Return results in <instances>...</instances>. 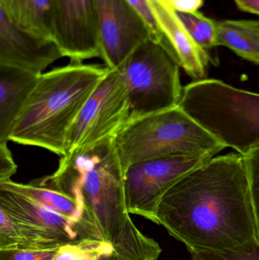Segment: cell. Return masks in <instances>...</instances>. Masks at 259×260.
I'll list each match as a JSON object with an SVG mask.
<instances>
[{
	"label": "cell",
	"instance_id": "cell-4",
	"mask_svg": "<svg viewBox=\"0 0 259 260\" xmlns=\"http://www.w3.org/2000/svg\"><path fill=\"white\" fill-rule=\"evenodd\" d=\"M123 172L137 162L170 155L211 158L227 148L179 106L128 122L115 138Z\"/></svg>",
	"mask_w": 259,
	"mask_h": 260
},
{
	"label": "cell",
	"instance_id": "cell-14",
	"mask_svg": "<svg viewBox=\"0 0 259 260\" xmlns=\"http://www.w3.org/2000/svg\"><path fill=\"white\" fill-rule=\"evenodd\" d=\"M0 187L18 192L73 221L92 219L76 199L56 189L48 176L32 180L27 184L15 183L12 180L3 182L0 183Z\"/></svg>",
	"mask_w": 259,
	"mask_h": 260
},
{
	"label": "cell",
	"instance_id": "cell-16",
	"mask_svg": "<svg viewBox=\"0 0 259 260\" xmlns=\"http://www.w3.org/2000/svg\"><path fill=\"white\" fill-rule=\"evenodd\" d=\"M217 45L259 65V20L217 21Z\"/></svg>",
	"mask_w": 259,
	"mask_h": 260
},
{
	"label": "cell",
	"instance_id": "cell-11",
	"mask_svg": "<svg viewBox=\"0 0 259 260\" xmlns=\"http://www.w3.org/2000/svg\"><path fill=\"white\" fill-rule=\"evenodd\" d=\"M62 57L54 39L16 25L0 10V65L41 76L49 66Z\"/></svg>",
	"mask_w": 259,
	"mask_h": 260
},
{
	"label": "cell",
	"instance_id": "cell-24",
	"mask_svg": "<svg viewBox=\"0 0 259 260\" xmlns=\"http://www.w3.org/2000/svg\"><path fill=\"white\" fill-rule=\"evenodd\" d=\"M18 166L14 161L12 152L8 148L7 142L0 143V183L10 181L16 173Z\"/></svg>",
	"mask_w": 259,
	"mask_h": 260
},
{
	"label": "cell",
	"instance_id": "cell-5",
	"mask_svg": "<svg viewBox=\"0 0 259 260\" xmlns=\"http://www.w3.org/2000/svg\"><path fill=\"white\" fill-rule=\"evenodd\" d=\"M179 67L172 50L150 38L116 69L128 91V122L179 106L182 93Z\"/></svg>",
	"mask_w": 259,
	"mask_h": 260
},
{
	"label": "cell",
	"instance_id": "cell-25",
	"mask_svg": "<svg viewBox=\"0 0 259 260\" xmlns=\"http://www.w3.org/2000/svg\"><path fill=\"white\" fill-rule=\"evenodd\" d=\"M176 12H196L203 5L204 0H167Z\"/></svg>",
	"mask_w": 259,
	"mask_h": 260
},
{
	"label": "cell",
	"instance_id": "cell-23",
	"mask_svg": "<svg viewBox=\"0 0 259 260\" xmlns=\"http://www.w3.org/2000/svg\"><path fill=\"white\" fill-rule=\"evenodd\" d=\"M58 249L0 250V260H53Z\"/></svg>",
	"mask_w": 259,
	"mask_h": 260
},
{
	"label": "cell",
	"instance_id": "cell-13",
	"mask_svg": "<svg viewBox=\"0 0 259 260\" xmlns=\"http://www.w3.org/2000/svg\"><path fill=\"white\" fill-rule=\"evenodd\" d=\"M39 77L21 69L0 65V143L9 141L12 126Z\"/></svg>",
	"mask_w": 259,
	"mask_h": 260
},
{
	"label": "cell",
	"instance_id": "cell-10",
	"mask_svg": "<svg viewBox=\"0 0 259 260\" xmlns=\"http://www.w3.org/2000/svg\"><path fill=\"white\" fill-rule=\"evenodd\" d=\"M0 209L15 219L34 228L59 247L83 240H103L92 219L73 221L24 196L2 187Z\"/></svg>",
	"mask_w": 259,
	"mask_h": 260
},
{
	"label": "cell",
	"instance_id": "cell-6",
	"mask_svg": "<svg viewBox=\"0 0 259 260\" xmlns=\"http://www.w3.org/2000/svg\"><path fill=\"white\" fill-rule=\"evenodd\" d=\"M129 116L126 84L117 70L109 69L68 131L66 154L116 138Z\"/></svg>",
	"mask_w": 259,
	"mask_h": 260
},
{
	"label": "cell",
	"instance_id": "cell-15",
	"mask_svg": "<svg viewBox=\"0 0 259 260\" xmlns=\"http://www.w3.org/2000/svg\"><path fill=\"white\" fill-rule=\"evenodd\" d=\"M0 10L14 24L53 38V0H0Z\"/></svg>",
	"mask_w": 259,
	"mask_h": 260
},
{
	"label": "cell",
	"instance_id": "cell-12",
	"mask_svg": "<svg viewBox=\"0 0 259 260\" xmlns=\"http://www.w3.org/2000/svg\"><path fill=\"white\" fill-rule=\"evenodd\" d=\"M155 19L174 50L179 66L196 81L207 76L209 56L193 39L167 0H147Z\"/></svg>",
	"mask_w": 259,
	"mask_h": 260
},
{
	"label": "cell",
	"instance_id": "cell-9",
	"mask_svg": "<svg viewBox=\"0 0 259 260\" xmlns=\"http://www.w3.org/2000/svg\"><path fill=\"white\" fill-rule=\"evenodd\" d=\"M53 38L70 62L100 58L95 0H53Z\"/></svg>",
	"mask_w": 259,
	"mask_h": 260
},
{
	"label": "cell",
	"instance_id": "cell-18",
	"mask_svg": "<svg viewBox=\"0 0 259 260\" xmlns=\"http://www.w3.org/2000/svg\"><path fill=\"white\" fill-rule=\"evenodd\" d=\"M193 39L207 51L217 47V21L196 12H176Z\"/></svg>",
	"mask_w": 259,
	"mask_h": 260
},
{
	"label": "cell",
	"instance_id": "cell-17",
	"mask_svg": "<svg viewBox=\"0 0 259 260\" xmlns=\"http://www.w3.org/2000/svg\"><path fill=\"white\" fill-rule=\"evenodd\" d=\"M53 260H117L113 246L103 240H83L58 248Z\"/></svg>",
	"mask_w": 259,
	"mask_h": 260
},
{
	"label": "cell",
	"instance_id": "cell-8",
	"mask_svg": "<svg viewBox=\"0 0 259 260\" xmlns=\"http://www.w3.org/2000/svg\"><path fill=\"white\" fill-rule=\"evenodd\" d=\"M100 58L109 70L152 38L143 18L127 0H95Z\"/></svg>",
	"mask_w": 259,
	"mask_h": 260
},
{
	"label": "cell",
	"instance_id": "cell-1",
	"mask_svg": "<svg viewBox=\"0 0 259 260\" xmlns=\"http://www.w3.org/2000/svg\"><path fill=\"white\" fill-rule=\"evenodd\" d=\"M156 220L190 253L235 251L258 243L243 155L211 157L182 176L161 199Z\"/></svg>",
	"mask_w": 259,
	"mask_h": 260
},
{
	"label": "cell",
	"instance_id": "cell-21",
	"mask_svg": "<svg viewBox=\"0 0 259 260\" xmlns=\"http://www.w3.org/2000/svg\"><path fill=\"white\" fill-rule=\"evenodd\" d=\"M127 1L144 20L149 31H150L152 39L161 43L174 53V50L172 48L171 45L167 41V38H166L164 33L161 31V28L158 25V22L155 19V15H154L152 9H151L149 1L147 0H127Z\"/></svg>",
	"mask_w": 259,
	"mask_h": 260
},
{
	"label": "cell",
	"instance_id": "cell-19",
	"mask_svg": "<svg viewBox=\"0 0 259 260\" xmlns=\"http://www.w3.org/2000/svg\"><path fill=\"white\" fill-rule=\"evenodd\" d=\"M249 177L255 215L257 240L259 242V146L243 155Z\"/></svg>",
	"mask_w": 259,
	"mask_h": 260
},
{
	"label": "cell",
	"instance_id": "cell-3",
	"mask_svg": "<svg viewBox=\"0 0 259 260\" xmlns=\"http://www.w3.org/2000/svg\"><path fill=\"white\" fill-rule=\"evenodd\" d=\"M108 71L106 66L70 62L43 73L17 117L9 141L65 155L68 131Z\"/></svg>",
	"mask_w": 259,
	"mask_h": 260
},
{
	"label": "cell",
	"instance_id": "cell-26",
	"mask_svg": "<svg viewBox=\"0 0 259 260\" xmlns=\"http://www.w3.org/2000/svg\"><path fill=\"white\" fill-rule=\"evenodd\" d=\"M234 2L240 10L259 15V0H234Z\"/></svg>",
	"mask_w": 259,
	"mask_h": 260
},
{
	"label": "cell",
	"instance_id": "cell-20",
	"mask_svg": "<svg viewBox=\"0 0 259 260\" xmlns=\"http://www.w3.org/2000/svg\"><path fill=\"white\" fill-rule=\"evenodd\" d=\"M24 249V241L16 221L0 209V250Z\"/></svg>",
	"mask_w": 259,
	"mask_h": 260
},
{
	"label": "cell",
	"instance_id": "cell-22",
	"mask_svg": "<svg viewBox=\"0 0 259 260\" xmlns=\"http://www.w3.org/2000/svg\"><path fill=\"white\" fill-rule=\"evenodd\" d=\"M193 260H259V242L235 251L191 253Z\"/></svg>",
	"mask_w": 259,
	"mask_h": 260
},
{
	"label": "cell",
	"instance_id": "cell-2",
	"mask_svg": "<svg viewBox=\"0 0 259 260\" xmlns=\"http://www.w3.org/2000/svg\"><path fill=\"white\" fill-rule=\"evenodd\" d=\"M58 190L76 199L91 217L117 260H158L160 244L142 233L128 212L124 172L115 138L67 153L49 176Z\"/></svg>",
	"mask_w": 259,
	"mask_h": 260
},
{
	"label": "cell",
	"instance_id": "cell-7",
	"mask_svg": "<svg viewBox=\"0 0 259 260\" xmlns=\"http://www.w3.org/2000/svg\"><path fill=\"white\" fill-rule=\"evenodd\" d=\"M209 159L170 155L130 165L124 172L128 212L156 224L157 209L164 194L180 177Z\"/></svg>",
	"mask_w": 259,
	"mask_h": 260
}]
</instances>
